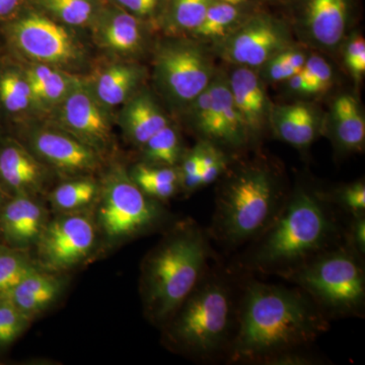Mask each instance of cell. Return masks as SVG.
<instances>
[{"instance_id":"obj_23","label":"cell","mask_w":365,"mask_h":365,"mask_svg":"<svg viewBox=\"0 0 365 365\" xmlns=\"http://www.w3.org/2000/svg\"><path fill=\"white\" fill-rule=\"evenodd\" d=\"M250 6L212 0L201 26L192 34L197 39L220 41L235 31L251 14Z\"/></svg>"},{"instance_id":"obj_40","label":"cell","mask_w":365,"mask_h":365,"mask_svg":"<svg viewBox=\"0 0 365 365\" xmlns=\"http://www.w3.org/2000/svg\"><path fill=\"white\" fill-rule=\"evenodd\" d=\"M346 67L355 81H359L365 73V40L362 36L352 37L346 44L344 52Z\"/></svg>"},{"instance_id":"obj_26","label":"cell","mask_w":365,"mask_h":365,"mask_svg":"<svg viewBox=\"0 0 365 365\" xmlns=\"http://www.w3.org/2000/svg\"><path fill=\"white\" fill-rule=\"evenodd\" d=\"M0 176L14 189H28L39 181L40 169L25 150L9 145L0 151Z\"/></svg>"},{"instance_id":"obj_30","label":"cell","mask_w":365,"mask_h":365,"mask_svg":"<svg viewBox=\"0 0 365 365\" xmlns=\"http://www.w3.org/2000/svg\"><path fill=\"white\" fill-rule=\"evenodd\" d=\"M46 13L69 26H85L95 16V0H32Z\"/></svg>"},{"instance_id":"obj_4","label":"cell","mask_w":365,"mask_h":365,"mask_svg":"<svg viewBox=\"0 0 365 365\" xmlns=\"http://www.w3.org/2000/svg\"><path fill=\"white\" fill-rule=\"evenodd\" d=\"M207 228L211 242L227 253L239 251L265 230L287 202L289 190L264 163L228 168L220 180Z\"/></svg>"},{"instance_id":"obj_42","label":"cell","mask_w":365,"mask_h":365,"mask_svg":"<svg viewBox=\"0 0 365 365\" xmlns=\"http://www.w3.org/2000/svg\"><path fill=\"white\" fill-rule=\"evenodd\" d=\"M328 364V360L312 351V348L292 350L269 360L267 365H318Z\"/></svg>"},{"instance_id":"obj_19","label":"cell","mask_w":365,"mask_h":365,"mask_svg":"<svg viewBox=\"0 0 365 365\" xmlns=\"http://www.w3.org/2000/svg\"><path fill=\"white\" fill-rule=\"evenodd\" d=\"M101 44L112 51L132 54L143 47L144 35L141 20L122 9H113L98 24Z\"/></svg>"},{"instance_id":"obj_35","label":"cell","mask_w":365,"mask_h":365,"mask_svg":"<svg viewBox=\"0 0 365 365\" xmlns=\"http://www.w3.org/2000/svg\"><path fill=\"white\" fill-rule=\"evenodd\" d=\"M34 270L29 261L20 255L0 254V299H6L16 284Z\"/></svg>"},{"instance_id":"obj_17","label":"cell","mask_w":365,"mask_h":365,"mask_svg":"<svg viewBox=\"0 0 365 365\" xmlns=\"http://www.w3.org/2000/svg\"><path fill=\"white\" fill-rule=\"evenodd\" d=\"M38 153L59 169L79 172L93 170L97 165V155L90 145L55 131H40L33 139Z\"/></svg>"},{"instance_id":"obj_45","label":"cell","mask_w":365,"mask_h":365,"mask_svg":"<svg viewBox=\"0 0 365 365\" xmlns=\"http://www.w3.org/2000/svg\"><path fill=\"white\" fill-rule=\"evenodd\" d=\"M287 83L289 91L297 93V95L307 96L321 93L316 81L304 68L287 79Z\"/></svg>"},{"instance_id":"obj_11","label":"cell","mask_w":365,"mask_h":365,"mask_svg":"<svg viewBox=\"0 0 365 365\" xmlns=\"http://www.w3.org/2000/svg\"><path fill=\"white\" fill-rule=\"evenodd\" d=\"M93 242L95 230L88 218L63 216L46 228L41 240V255L53 267H68L90 253Z\"/></svg>"},{"instance_id":"obj_46","label":"cell","mask_w":365,"mask_h":365,"mask_svg":"<svg viewBox=\"0 0 365 365\" xmlns=\"http://www.w3.org/2000/svg\"><path fill=\"white\" fill-rule=\"evenodd\" d=\"M280 61L283 63L287 64L290 67H294L297 69H302L306 64L307 56V53L304 50L297 48V46H289L285 48L284 50L275 55Z\"/></svg>"},{"instance_id":"obj_33","label":"cell","mask_w":365,"mask_h":365,"mask_svg":"<svg viewBox=\"0 0 365 365\" xmlns=\"http://www.w3.org/2000/svg\"><path fill=\"white\" fill-rule=\"evenodd\" d=\"M97 194V186L90 180H79L61 185L53 192L52 200L57 208L74 210L91 202Z\"/></svg>"},{"instance_id":"obj_14","label":"cell","mask_w":365,"mask_h":365,"mask_svg":"<svg viewBox=\"0 0 365 365\" xmlns=\"http://www.w3.org/2000/svg\"><path fill=\"white\" fill-rule=\"evenodd\" d=\"M62 121L79 140L91 148L105 145L110 139V128L98 101L85 86L72 83L64 98Z\"/></svg>"},{"instance_id":"obj_37","label":"cell","mask_w":365,"mask_h":365,"mask_svg":"<svg viewBox=\"0 0 365 365\" xmlns=\"http://www.w3.org/2000/svg\"><path fill=\"white\" fill-rule=\"evenodd\" d=\"M189 108L194 128L201 137V140H206L212 120V98L209 88L200 93L190 104Z\"/></svg>"},{"instance_id":"obj_1","label":"cell","mask_w":365,"mask_h":365,"mask_svg":"<svg viewBox=\"0 0 365 365\" xmlns=\"http://www.w3.org/2000/svg\"><path fill=\"white\" fill-rule=\"evenodd\" d=\"M330 322L295 285L242 274L237 330L225 362L267 365L282 353L312 348L330 330Z\"/></svg>"},{"instance_id":"obj_3","label":"cell","mask_w":365,"mask_h":365,"mask_svg":"<svg viewBox=\"0 0 365 365\" xmlns=\"http://www.w3.org/2000/svg\"><path fill=\"white\" fill-rule=\"evenodd\" d=\"M242 274L215 261L165 324L170 343L205 364L227 361L237 330Z\"/></svg>"},{"instance_id":"obj_29","label":"cell","mask_w":365,"mask_h":365,"mask_svg":"<svg viewBox=\"0 0 365 365\" xmlns=\"http://www.w3.org/2000/svg\"><path fill=\"white\" fill-rule=\"evenodd\" d=\"M144 158L150 165L176 167L181 160V141L176 129L163 127L143 146Z\"/></svg>"},{"instance_id":"obj_18","label":"cell","mask_w":365,"mask_h":365,"mask_svg":"<svg viewBox=\"0 0 365 365\" xmlns=\"http://www.w3.org/2000/svg\"><path fill=\"white\" fill-rule=\"evenodd\" d=\"M332 134L337 150L360 153L365 143V119L356 98L351 95L336 98L332 107Z\"/></svg>"},{"instance_id":"obj_16","label":"cell","mask_w":365,"mask_h":365,"mask_svg":"<svg viewBox=\"0 0 365 365\" xmlns=\"http://www.w3.org/2000/svg\"><path fill=\"white\" fill-rule=\"evenodd\" d=\"M269 125L278 138L302 150L309 148L321 132L318 113L306 103L272 107Z\"/></svg>"},{"instance_id":"obj_13","label":"cell","mask_w":365,"mask_h":365,"mask_svg":"<svg viewBox=\"0 0 365 365\" xmlns=\"http://www.w3.org/2000/svg\"><path fill=\"white\" fill-rule=\"evenodd\" d=\"M212 98V120L207 137L209 143L220 146L225 151H240L255 143L248 126L228 88L227 78L215 74L209 86Z\"/></svg>"},{"instance_id":"obj_12","label":"cell","mask_w":365,"mask_h":365,"mask_svg":"<svg viewBox=\"0 0 365 365\" xmlns=\"http://www.w3.org/2000/svg\"><path fill=\"white\" fill-rule=\"evenodd\" d=\"M307 35L325 48L339 45L353 16L355 0H288Z\"/></svg>"},{"instance_id":"obj_31","label":"cell","mask_w":365,"mask_h":365,"mask_svg":"<svg viewBox=\"0 0 365 365\" xmlns=\"http://www.w3.org/2000/svg\"><path fill=\"white\" fill-rule=\"evenodd\" d=\"M32 101V91L26 78L11 71L0 76V103L7 112L25 111Z\"/></svg>"},{"instance_id":"obj_20","label":"cell","mask_w":365,"mask_h":365,"mask_svg":"<svg viewBox=\"0 0 365 365\" xmlns=\"http://www.w3.org/2000/svg\"><path fill=\"white\" fill-rule=\"evenodd\" d=\"M122 119L127 135L139 146H143L151 136L169 125L160 106L146 93L132 98L125 107Z\"/></svg>"},{"instance_id":"obj_8","label":"cell","mask_w":365,"mask_h":365,"mask_svg":"<svg viewBox=\"0 0 365 365\" xmlns=\"http://www.w3.org/2000/svg\"><path fill=\"white\" fill-rule=\"evenodd\" d=\"M158 202L145 195L125 173L118 172L104 188L101 225L111 237H132L150 232L165 215Z\"/></svg>"},{"instance_id":"obj_28","label":"cell","mask_w":365,"mask_h":365,"mask_svg":"<svg viewBox=\"0 0 365 365\" xmlns=\"http://www.w3.org/2000/svg\"><path fill=\"white\" fill-rule=\"evenodd\" d=\"M26 78L31 86L33 100L47 104L64 100L73 83L64 74L44 64L32 67L26 72Z\"/></svg>"},{"instance_id":"obj_49","label":"cell","mask_w":365,"mask_h":365,"mask_svg":"<svg viewBox=\"0 0 365 365\" xmlns=\"http://www.w3.org/2000/svg\"><path fill=\"white\" fill-rule=\"evenodd\" d=\"M279 1H288V0H279Z\"/></svg>"},{"instance_id":"obj_2","label":"cell","mask_w":365,"mask_h":365,"mask_svg":"<svg viewBox=\"0 0 365 365\" xmlns=\"http://www.w3.org/2000/svg\"><path fill=\"white\" fill-rule=\"evenodd\" d=\"M339 215L343 213L327 202L321 190L297 185L273 222L227 267L239 274L285 279L319 254L345 242L346 223Z\"/></svg>"},{"instance_id":"obj_36","label":"cell","mask_w":365,"mask_h":365,"mask_svg":"<svg viewBox=\"0 0 365 365\" xmlns=\"http://www.w3.org/2000/svg\"><path fill=\"white\" fill-rule=\"evenodd\" d=\"M26 317L4 299L0 300V345L11 343L25 328Z\"/></svg>"},{"instance_id":"obj_27","label":"cell","mask_w":365,"mask_h":365,"mask_svg":"<svg viewBox=\"0 0 365 365\" xmlns=\"http://www.w3.org/2000/svg\"><path fill=\"white\" fill-rule=\"evenodd\" d=\"M212 0H168L162 16L173 33L193 34L203 23Z\"/></svg>"},{"instance_id":"obj_9","label":"cell","mask_w":365,"mask_h":365,"mask_svg":"<svg viewBox=\"0 0 365 365\" xmlns=\"http://www.w3.org/2000/svg\"><path fill=\"white\" fill-rule=\"evenodd\" d=\"M287 24L267 13H252L220 41V55L237 66L258 68L292 46Z\"/></svg>"},{"instance_id":"obj_10","label":"cell","mask_w":365,"mask_h":365,"mask_svg":"<svg viewBox=\"0 0 365 365\" xmlns=\"http://www.w3.org/2000/svg\"><path fill=\"white\" fill-rule=\"evenodd\" d=\"M9 33L23 54L42 63L69 64L78 58L71 34L43 14L31 13L16 19Z\"/></svg>"},{"instance_id":"obj_34","label":"cell","mask_w":365,"mask_h":365,"mask_svg":"<svg viewBox=\"0 0 365 365\" xmlns=\"http://www.w3.org/2000/svg\"><path fill=\"white\" fill-rule=\"evenodd\" d=\"M201 160V188L217 182L230 167L227 151L220 146L201 140L198 143Z\"/></svg>"},{"instance_id":"obj_21","label":"cell","mask_w":365,"mask_h":365,"mask_svg":"<svg viewBox=\"0 0 365 365\" xmlns=\"http://www.w3.org/2000/svg\"><path fill=\"white\" fill-rule=\"evenodd\" d=\"M59 289L56 279L34 270L16 284L6 299L28 318L54 302Z\"/></svg>"},{"instance_id":"obj_32","label":"cell","mask_w":365,"mask_h":365,"mask_svg":"<svg viewBox=\"0 0 365 365\" xmlns=\"http://www.w3.org/2000/svg\"><path fill=\"white\" fill-rule=\"evenodd\" d=\"M327 202L343 215L353 216L365 213V184L364 180L350 182L331 191H322Z\"/></svg>"},{"instance_id":"obj_41","label":"cell","mask_w":365,"mask_h":365,"mask_svg":"<svg viewBox=\"0 0 365 365\" xmlns=\"http://www.w3.org/2000/svg\"><path fill=\"white\" fill-rule=\"evenodd\" d=\"M304 68L316 81L319 88V93H325L332 86L333 69L323 57L317 54L309 55Z\"/></svg>"},{"instance_id":"obj_25","label":"cell","mask_w":365,"mask_h":365,"mask_svg":"<svg viewBox=\"0 0 365 365\" xmlns=\"http://www.w3.org/2000/svg\"><path fill=\"white\" fill-rule=\"evenodd\" d=\"M131 179L145 195L158 201L172 198L182 189L179 169L175 167L141 163Z\"/></svg>"},{"instance_id":"obj_44","label":"cell","mask_w":365,"mask_h":365,"mask_svg":"<svg viewBox=\"0 0 365 365\" xmlns=\"http://www.w3.org/2000/svg\"><path fill=\"white\" fill-rule=\"evenodd\" d=\"M263 78L272 83H279V81H287V79L294 76L297 72L302 69L294 68L287 64L283 63L277 57L274 56L273 58L266 62L263 66Z\"/></svg>"},{"instance_id":"obj_5","label":"cell","mask_w":365,"mask_h":365,"mask_svg":"<svg viewBox=\"0 0 365 365\" xmlns=\"http://www.w3.org/2000/svg\"><path fill=\"white\" fill-rule=\"evenodd\" d=\"M218 260L207 230L189 220L163 237L143 264L144 306L165 325Z\"/></svg>"},{"instance_id":"obj_22","label":"cell","mask_w":365,"mask_h":365,"mask_svg":"<svg viewBox=\"0 0 365 365\" xmlns=\"http://www.w3.org/2000/svg\"><path fill=\"white\" fill-rule=\"evenodd\" d=\"M143 72L132 64L118 63L101 72L96 81V98L109 107L122 104L140 81Z\"/></svg>"},{"instance_id":"obj_48","label":"cell","mask_w":365,"mask_h":365,"mask_svg":"<svg viewBox=\"0 0 365 365\" xmlns=\"http://www.w3.org/2000/svg\"><path fill=\"white\" fill-rule=\"evenodd\" d=\"M220 1L227 2V4H234V6H251L252 0H220Z\"/></svg>"},{"instance_id":"obj_43","label":"cell","mask_w":365,"mask_h":365,"mask_svg":"<svg viewBox=\"0 0 365 365\" xmlns=\"http://www.w3.org/2000/svg\"><path fill=\"white\" fill-rule=\"evenodd\" d=\"M345 242L360 256L365 257V213L348 216Z\"/></svg>"},{"instance_id":"obj_38","label":"cell","mask_w":365,"mask_h":365,"mask_svg":"<svg viewBox=\"0 0 365 365\" xmlns=\"http://www.w3.org/2000/svg\"><path fill=\"white\" fill-rule=\"evenodd\" d=\"M179 173L182 191L191 194L201 189V160L198 144L182 158Z\"/></svg>"},{"instance_id":"obj_24","label":"cell","mask_w":365,"mask_h":365,"mask_svg":"<svg viewBox=\"0 0 365 365\" xmlns=\"http://www.w3.org/2000/svg\"><path fill=\"white\" fill-rule=\"evenodd\" d=\"M43 212L40 206L26 197H19L6 206L4 213L7 235L19 242H28L40 235Z\"/></svg>"},{"instance_id":"obj_47","label":"cell","mask_w":365,"mask_h":365,"mask_svg":"<svg viewBox=\"0 0 365 365\" xmlns=\"http://www.w3.org/2000/svg\"><path fill=\"white\" fill-rule=\"evenodd\" d=\"M23 0H0V21L13 20L18 16Z\"/></svg>"},{"instance_id":"obj_39","label":"cell","mask_w":365,"mask_h":365,"mask_svg":"<svg viewBox=\"0 0 365 365\" xmlns=\"http://www.w3.org/2000/svg\"><path fill=\"white\" fill-rule=\"evenodd\" d=\"M117 4L139 20L162 19L168 0H116Z\"/></svg>"},{"instance_id":"obj_6","label":"cell","mask_w":365,"mask_h":365,"mask_svg":"<svg viewBox=\"0 0 365 365\" xmlns=\"http://www.w3.org/2000/svg\"><path fill=\"white\" fill-rule=\"evenodd\" d=\"M283 280L300 288L330 321L364 317V257L346 242L319 254Z\"/></svg>"},{"instance_id":"obj_7","label":"cell","mask_w":365,"mask_h":365,"mask_svg":"<svg viewBox=\"0 0 365 365\" xmlns=\"http://www.w3.org/2000/svg\"><path fill=\"white\" fill-rule=\"evenodd\" d=\"M215 76L207 50L192 41H167L155 54V81L168 100L180 107H189Z\"/></svg>"},{"instance_id":"obj_15","label":"cell","mask_w":365,"mask_h":365,"mask_svg":"<svg viewBox=\"0 0 365 365\" xmlns=\"http://www.w3.org/2000/svg\"><path fill=\"white\" fill-rule=\"evenodd\" d=\"M227 83L235 107L256 143L258 137L269 126L273 107L264 88L263 81L254 68L237 66L228 76Z\"/></svg>"}]
</instances>
